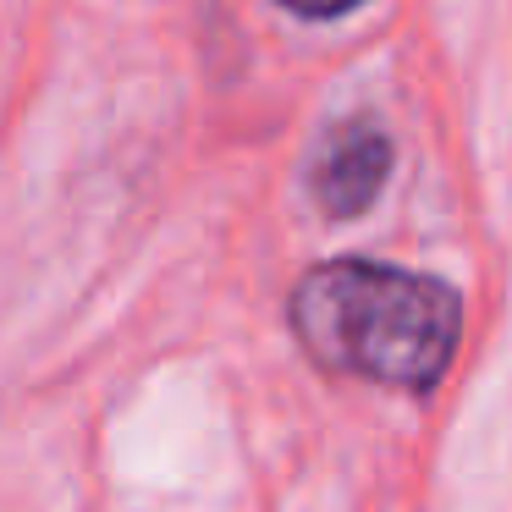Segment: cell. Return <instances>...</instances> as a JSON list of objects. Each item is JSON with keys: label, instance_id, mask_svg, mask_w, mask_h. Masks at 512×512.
I'll list each match as a JSON object with an SVG mask.
<instances>
[{"label": "cell", "instance_id": "cell-1", "mask_svg": "<svg viewBox=\"0 0 512 512\" xmlns=\"http://www.w3.org/2000/svg\"><path fill=\"white\" fill-rule=\"evenodd\" d=\"M287 320L331 375L391 391H430L463 336V298L441 276L380 259H331L292 287Z\"/></svg>", "mask_w": 512, "mask_h": 512}, {"label": "cell", "instance_id": "cell-2", "mask_svg": "<svg viewBox=\"0 0 512 512\" xmlns=\"http://www.w3.org/2000/svg\"><path fill=\"white\" fill-rule=\"evenodd\" d=\"M391 160H397V149H391V138H386L380 122H369V116L342 122L331 138H325L320 160H314V171H309L314 204H320L331 221L364 215L369 204L380 199V188H386Z\"/></svg>", "mask_w": 512, "mask_h": 512}, {"label": "cell", "instance_id": "cell-3", "mask_svg": "<svg viewBox=\"0 0 512 512\" xmlns=\"http://www.w3.org/2000/svg\"><path fill=\"white\" fill-rule=\"evenodd\" d=\"M287 12H298V17H342V12H353V6H364V0H281Z\"/></svg>", "mask_w": 512, "mask_h": 512}]
</instances>
